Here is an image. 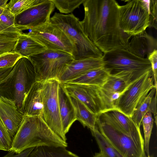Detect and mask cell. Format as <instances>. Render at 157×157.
Here are the masks:
<instances>
[{
	"instance_id": "6da1fadb",
	"label": "cell",
	"mask_w": 157,
	"mask_h": 157,
	"mask_svg": "<svg viewBox=\"0 0 157 157\" xmlns=\"http://www.w3.org/2000/svg\"><path fill=\"white\" fill-rule=\"evenodd\" d=\"M84 17L80 23L83 32L103 53L127 50L132 37L119 24V5L115 0H85Z\"/></svg>"
},
{
	"instance_id": "7a4b0ae2",
	"label": "cell",
	"mask_w": 157,
	"mask_h": 157,
	"mask_svg": "<svg viewBox=\"0 0 157 157\" xmlns=\"http://www.w3.org/2000/svg\"><path fill=\"white\" fill-rule=\"evenodd\" d=\"M67 145V142L55 134L41 117L24 115L13 139L12 147L9 151L18 154L28 148L38 146L66 148Z\"/></svg>"
},
{
	"instance_id": "3957f363",
	"label": "cell",
	"mask_w": 157,
	"mask_h": 157,
	"mask_svg": "<svg viewBox=\"0 0 157 157\" xmlns=\"http://www.w3.org/2000/svg\"><path fill=\"white\" fill-rule=\"evenodd\" d=\"M36 73L31 60L21 57L0 86V97L13 101L21 109L25 96L36 80Z\"/></svg>"
},
{
	"instance_id": "277c9868",
	"label": "cell",
	"mask_w": 157,
	"mask_h": 157,
	"mask_svg": "<svg viewBox=\"0 0 157 157\" xmlns=\"http://www.w3.org/2000/svg\"><path fill=\"white\" fill-rule=\"evenodd\" d=\"M50 23L62 30L71 42L74 59L103 57V53L86 35L80 21L73 14L56 13L50 18Z\"/></svg>"
},
{
	"instance_id": "5b68a950",
	"label": "cell",
	"mask_w": 157,
	"mask_h": 157,
	"mask_svg": "<svg viewBox=\"0 0 157 157\" xmlns=\"http://www.w3.org/2000/svg\"><path fill=\"white\" fill-rule=\"evenodd\" d=\"M119 6L120 27L123 31L131 36L149 27L150 0H130Z\"/></svg>"
},
{
	"instance_id": "8992f818",
	"label": "cell",
	"mask_w": 157,
	"mask_h": 157,
	"mask_svg": "<svg viewBox=\"0 0 157 157\" xmlns=\"http://www.w3.org/2000/svg\"><path fill=\"white\" fill-rule=\"evenodd\" d=\"M29 58L34 66L36 81L43 82L57 79L66 65L74 59L72 55L67 52L48 49Z\"/></svg>"
},
{
	"instance_id": "52a82bcc",
	"label": "cell",
	"mask_w": 157,
	"mask_h": 157,
	"mask_svg": "<svg viewBox=\"0 0 157 157\" xmlns=\"http://www.w3.org/2000/svg\"><path fill=\"white\" fill-rule=\"evenodd\" d=\"M102 59L103 68L109 75L152 71L151 63L147 58L140 57L124 49H115L103 53Z\"/></svg>"
},
{
	"instance_id": "ba28073f",
	"label": "cell",
	"mask_w": 157,
	"mask_h": 157,
	"mask_svg": "<svg viewBox=\"0 0 157 157\" xmlns=\"http://www.w3.org/2000/svg\"><path fill=\"white\" fill-rule=\"evenodd\" d=\"M59 83L56 78L43 82V110L41 117L55 134L67 142L59 113L58 89Z\"/></svg>"
},
{
	"instance_id": "9c48e42d",
	"label": "cell",
	"mask_w": 157,
	"mask_h": 157,
	"mask_svg": "<svg viewBox=\"0 0 157 157\" xmlns=\"http://www.w3.org/2000/svg\"><path fill=\"white\" fill-rule=\"evenodd\" d=\"M152 71L146 73L131 85L120 96L116 109L131 117L135 109L155 88Z\"/></svg>"
},
{
	"instance_id": "30bf717a",
	"label": "cell",
	"mask_w": 157,
	"mask_h": 157,
	"mask_svg": "<svg viewBox=\"0 0 157 157\" xmlns=\"http://www.w3.org/2000/svg\"><path fill=\"white\" fill-rule=\"evenodd\" d=\"M96 125L113 147L124 157H144L142 150L130 137L97 115Z\"/></svg>"
},
{
	"instance_id": "8fae6325",
	"label": "cell",
	"mask_w": 157,
	"mask_h": 157,
	"mask_svg": "<svg viewBox=\"0 0 157 157\" xmlns=\"http://www.w3.org/2000/svg\"><path fill=\"white\" fill-rule=\"evenodd\" d=\"M24 33L46 49L62 51L72 55L73 46L71 41L62 30L50 22Z\"/></svg>"
},
{
	"instance_id": "7c38bea8",
	"label": "cell",
	"mask_w": 157,
	"mask_h": 157,
	"mask_svg": "<svg viewBox=\"0 0 157 157\" xmlns=\"http://www.w3.org/2000/svg\"><path fill=\"white\" fill-rule=\"evenodd\" d=\"M62 83L69 95L82 102L94 114L98 115L106 111L100 87L78 83Z\"/></svg>"
},
{
	"instance_id": "4fadbf2b",
	"label": "cell",
	"mask_w": 157,
	"mask_h": 157,
	"mask_svg": "<svg viewBox=\"0 0 157 157\" xmlns=\"http://www.w3.org/2000/svg\"><path fill=\"white\" fill-rule=\"evenodd\" d=\"M54 8L51 0H45L16 16L15 26L22 32L49 23Z\"/></svg>"
},
{
	"instance_id": "5bb4252c",
	"label": "cell",
	"mask_w": 157,
	"mask_h": 157,
	"mask_svg": "<svg viewBox=\"0 0 157 157\" xmlns=\"http://www.w3.org/2000/svg\"><path fill=\"white\" fill-rule=\"evenodd\" d=\"M98 115L130 137L144 151V140L140 129L137 127L130 117L115 109L105 111Z\"/></svg>"
},
{
	"instance_id": "9a60e30c",
	"label": "cell",
	"mask_w": 157,
	"mask_h": 157,
	"mask_svg": "<svg viewBox=\"0 0 157 157\" xmlns=\"http://www.w3.org/2000/svg\"><path fill=\"white\" fill-rule=\"evenodd\" d=\"M24 115L12 100L0 97V119L13 138L17 133Z\"/></svg>"
},
{
	"instance_id": "2e32d148",
	"label": "cell",
	"mask_w": 157,
	"mask_h": 157,
	"mask_svg": "<svg viewBox=\"0 0 157 157\" xmlns=\"http://www.w3.org/2000/svg\"><path fill=\"white\" fill-rule=\"evenodd\" d=\"M103 66L102 57L73 59L66 65L57 79L60 82H66L88 71L103 67Z\"/></svg>"
},
{
	"instance_id": "e0dca14e",
	"label": "cell",
	"mask_w": 157,
	"mask_h": 157,
	"mask_svg": "<svg viewBox=\"0 0 157 157\" xmlns=\"http://www.w3.org/2000/svg\"><path fill=\"white\" fill-rule=\"evenodd\" d=\"M43 82L36 81L24 98L20 109L24 115L41 117L43 110Z\"/></svg>"
},
{
	"instance_id": "ac0fdd59",
	"label": "cell",
	"mask_w": 157,
	"mask_h": 157,
	"mask_svg": "<svg viewBox=\"0 0 157 157\" xmlns=\"http://www.w3.org/2000/svg\"><path fill=\"white\" fill-rule=\"evenodd\" d=\"M59 110L63 131L66 134L76 120L75 112L69 96L60 82L58 89Z\"/></svg>"
},
{
	"instance_id": "d6986e66",
	"label": "cell",
	"mask_w": 157,
	"mask_h": 157,
	"mask_svg": "<svg viewBox=\"0 0 157 157\" xmlns=\"http://www.w3.org/2000/svg\"><path fill=\"white\" fill-rule=\"evenodd\" d=\"M157 47L156 40L144 31L132 36L127 50L138 57L147 58Z\"/></svg>"
},
{
	"instance_id": "ffe728a7",
	"label": "cell",
	"mask_w": 157,
	"mask_h": 157,
	"mask_svg": "<svg viewBox=\"0 0 157 157\" xmlns=\"http://www.w3.org/2000/svg\"><path fill=\"white\" fill-rule=\"evenodd\" d=\"M46 49L44 46L22 32L18 34L17 40L12 52L18 54L21 57L29 58Z\"/></svg>"
},
{
	"instance_id": "44dd1931",
	"label": "cell",
	"mask_w": 157,
	"mask_h": 157,
	"mask_svg": "<svg viewBox=\"0 0 157 157\" xmlns=\"http://www.w3.org/2000/svg\"><path fill=\"white\" fill-rule=\"evenodd\" d=\"M109 75L107 71L102 67L88 71L64 82L93 85L101 87L106 82Z\"/></svg>"
},
{
	"instance_id": "7402d4cb",
	"label": "cell",
	"mask_w": 157,
	"mask_h": 157,
	"mask_svg": "<svg viewBox=\"0 0 157 157\" xmlns=\"http://www.w3.org/2000/svg\"><path fill=\"white\" fill-rule=\"evenodd\" d=\"M69 96L75 109L76 120L79 121L84 127H86L90 130H93L96 126L98 115L91 112L77 98Z\"/></svg>"
},
{
	"instance_id": "603a6c76",
	"label": "cell",
	"mask_w": 157,
	"mask_h": 157,
	"mask_svg": "<svg viewBox=\"0 0 157 157\" xmlns=\"http://www.w3.org/2000/svg\"><path fill=\"white\" fill-rule=\"evenodd\" d=\"M28 157H80L61 146H40L35 147Z\"/></svg>"
},
{
	"instance_id": "cb8c5ba5",
	"label": "cell",
	"mask_w": 157,
	"mask_h": 157,
	"mask_svg": "<svg viewBox=\"0 0 157 157\" xmlns=\"http://www.w3.org/2000/svg\"><path fill=\"white\" fill-rule=\"evenodd\" d=\"M157 90L154 87L151 89L144 100L139 104L134 111L131 117L137 127L140 128L143 117L148 111L151 107L155 94Z\"/></svg>"
},
{
	"instance_id": "d4e9b609",
	"label": "cell",
	"mask_w": 157,
	"mask_h": 157,
	"mask_svg": "<svg viewBox=\"0 0 157 157\" xmlns=\"http://www.w3.org/2000/svg\"><path fill=\"white\" fill-rule=\"evenodd\" d=\"M90 130L97 141L101 153L106 157H118L114 148L99 131L96 125L93 130Z\"/></svg>"
},
{
	"instance_id": "484cf974",
	"label": "cell",
	"mask_w": 157,
	"mask_h": 157,
	"mask_svg": "<svg viewBox=\"0 0 157 157\" xmlns=\"http://www.w3.org/2000/svg\"><path fill=\"white\" fill-rule=\"evenodd\" d=\"M45 0H11L7 4V7L15 16L27 9L38 4Z\"/></svg>"
},
{
	"instance_id": "4316f807",
	"label": "cell",
	"mask_w": 157,
	"mask_h": 157,
	"mask_svg": "<svg viewBox=\"0 0 157 157\" xmlns=\"http://www.w3.org/2000/svg\"><path fill=\"white\" fill-rule=\"evenodd\" d=\"M132 84H128L121 79L109 75L106 82L100 87L107 91L121 95Z\"/></svg>"
},
{
	"instance_id": "83f0119b",
	"label": "cell",
	"mask_w": 157,
	"mask_h": 157,
	"mask_svg": "<svg viewBox=\"0 0 157 157\" xmlns=\"http://www.w3.org/2000/svg\"><path fill=\"white\" fill-rule=\"evenodd\" d=\"M19 34L0 32V54L12 52L16 43Z\"/></svg>"
},
{
	"instance_id": "f1b7e54d",
	"label": "cell",
	"mask_w": 157,
	"mask_h": 157,
	"mask_svg": "<svg viewBox=\"0 0 157 157\" xmlns=\"http://www.w3.org/2000/svg\"><path fill=\"white\" fill-rule=\"evenodd\" d=\"M142 123L144 135V149L147 156H150L149 143L153 126L154 119L151 113L148 111L143 117Z\"/></svg>"
},
{
	"instance_id": "f546056e",
	"label": "cell",
	"mask_w": 157,
	"mask_h": 157,
	"mask_svg": "<svg viewBox=\"0 0 157 157\" xmlns=\"http://www.w3.org/2000/svg\"><path fill=\"white\" fill-rule=\"evenodd\" d=\"M15 16L7 7L0 16V27L7 32L17 34L23 32L17 29L15 25Z\"/></svg>"
},
{
	"instance_id": "4dcf8cb0",
	"label": "cell",
	"mask_w": 157,
	"mask_h": 157,
	"mask_svg": "<svg viewBox=\"0 0 157 157\" xmlns=\"http://www.w3.org/2000/svg\"><path fill=\"white\" fill-rule=\"evenodd\" d=\"M61 13H68L78 8L85 0H51Z\"/></svg>"
},
{
	"instance_id": "1f68e13d",
	"label": "cell",
	"mask_w": 157,
	"mask_h": 157,
	"mask_svg": "<svg viewBox=\"0 0 157 157\" xmlns=\"http://www.w3.org/2000/svg\"><path fill=\"white\" fill-rule=\"evenodd\" d=\"M12 142L13 138L0 119V150L9 151Z\"/></svg>"
},
{
	"instance_id": "d6a6232c",
	"label": "cell",
	"mask_w": 157,
	"mask_h": 157,
	"mask_svg": "<svg viewBox=\"0 0 157 157\" xmlns=\"http://www.w3.org/2000/svg\"><path fill=\"white\" fill-rule=\"evenodd\" d=\"M21 57L18 54L13 52L0 54V68L13 67Z\"/></svg>"
},
{
	"instance_id": "836d02e7",
	"label": "cell",
	"mask_w": 157,
	"mask_h": 157,
	"mask_svg": "<svg viewBox=\"0 0 157 157\" xmlns=\"http://www.w3.org/2000/svg\"><path fill=\"white\" fill-rule=\"evenodd\" d=\"M157 0H150V23L149 27L157 28Z\"/></svg>"
},
{
	"instance_id": "e575fe53",
	"label": "cell",
	"mask_w": 157,
	"mask_h": 157,
	"mask_svg": "<svg viewBox=\"0 0 157 157\" xmlns=\"http://www.w3.org/2000/svg\"><path fill=\"white\" fill-rule=\"evenodd\" d=\"M150 61L151 66L153 75L154 84L155 88L157 90V51L154 50L150 54L147 58Z\"/></svg>"
},
{
	"instance_id": "d590c367",
	"label": "cell",
	"mask_w": 157,
	"mask_h": 157,
	"mask_svg": "<svg viewBox=\"0 0 157 157\" xmlns=\"http://www.w3.org/2000/svg\"><path fill=\"white\" fill-rule=\"evenodd\" d=\"M34 147L28 148L18 154H16L12 151H9L2 157H28Z\"/></svg>"
},
{
	"instance_id": "8d00e7d4",
	"label": "cell",
	"mask_w": 157,
	"mask_h": 157,
	"mask_svg": "<svg viewBox=\"0 0 157 157\" xmlns=\"http://www.w3.org/2000/svg\"><path fill=\"white\" fill-rule=\"evenodd\" d=\"M13 67L0 68V86L12 70Z\"/></svg>"
},
{
	"instance_id": "74e56055",
	"label": "cell",
	"mask_w": 157,
	"mask_h": 157,
	"mask_svg": "<svg viewBox=\"0 0 157 157\" xmlns=\"http://www.w3.org/2000/svg\"><path fill=\"white\" fill-rule=\"evenodd\" d=\"M8 0H0V8H6L7 7Z\"/></svg>"
},
{
	"instance_id": "f35d334b",
	"label": "cell",
	"mask_w": 157,
	"mask_h": 157,
	"mask_svg": "<svg viewBox=\"0 0 157 157\" xmlns=\"http://www.w3.org/2000/svg\"><path fill=\"white\" fill-rule=\"evenodd\" d=\"M94 157H106L100 152L95 153Z\"/></svg>"
},
{
	"instance_id": "ab89813d",
	"label": "cell",
	"mask_w": 157,
	"mask_h": 157,
	"mask_svg": "<svg viewBox=\"0 0 157 157\" xmlns=\"http://www.w3.org/2000/svg\"><path fill=\"white\" fill-rule=\"evenodd\" d=\"M114 149L118 157H124L117 151L115 149Z\"/></svg>"
},
{
	"instance_id": "60d3db41",
	"label": "cell",
	"mask_w": 157,
	"mask_h": 157,
	"mask_svg": "<svg viewBox=\"0 0 157 157\" xmlns=\"http://www.w3.org/2000/svg\"><path fill=\"white\" fill-rule=\"evenodd\" d=\"M5 9L0 8V16L3 13Z\"/></svg>"
},
{
	"instance_id": "b9f144b4",
	"label": "cell",
	"mask_w": 157,
	"mask_h": 157,
	"mask_svg": "<svg viewBox=\"0 0 157 157\" xmlns=\"http://www.w3.org/2000/svg\"><path fill=\"white\" fill-rule=\"evenodd\" d=\"M7 32L3 29L2 28L0 27V32Z\"/></svg>"
},
{
	"instance_id": "7bdbcfd3",
	"label": "cell",
	"mask_w": 157,
	"mask_h": 157,
	"mask_svg": "<svg viewBox=\"0 0 157 157\" xmlns=\"http://www.w3.org/2000/svg\"><path fill=\"white\" fill-rule=\"evenodd\" d=\"M144 157H153L152 156H151L150 155L149 156H146V155H145Z\"/></svg>"
}]
</instances>
